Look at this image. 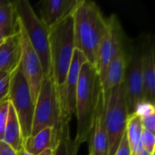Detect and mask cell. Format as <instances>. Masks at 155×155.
Here are the masks:
<instances>
[{
    "label": "cell",
    "instance_id": "1",
    "mask_svg": "<svg viewBox=\"0 0 155 155\" xmlns=\"http://www.w3.org/2000/svg\"><path fill=\"white\" fill-rule=\"evenodd\" d=\"M107 30V18L93 1L78 0L73 12V31L75 49L86 61L96 66L100 44Z\"/></svg>",
    "mask_w": 155,
    "mask_h": 155
},
{
    "label": "cell",
    "instance_id": "2",
    "mask_svg": "<svg viewBox=\"0 0 155 155\" xmlns=\"http://www.w3.org/2000/svg\"><path fill=\"white\" fill-rule=\"evenodd\" d=\"M75 49L73 31V13L60 21L58 24L50 27L49 31V53L51 75L54 80L60 113L61 125L64 128L69 125H64L62 123V112L64 104V92L65 79L72 62L74 51Z\"/></svg>",
    "mask_w": 155,
    "mask_h": 155
},
{
    "label": "cell",
    "instance_id": "3",
    "mask_svg": "<svg viewBox=\"0 0 155 155\" xmlns=\"http://www.w3.org/2000/svg\"><path fill=\"white\" fill-rule=\"evenodd\" d=\"M101 94L102 86L96 67L85 62L79 74L74 110L77 119L75 140L81 144L91 138Z\"/></svg>",
    "mask_w": 155,
    "mask_h": 155
},
{
    "label": "cell",
    "instance_id": "4",
    "mask_svg": "<svg viewBox=\"0 0 155 155\" xmlns=\"http://www.w3.org/2000/svg\"><path fill=\"white\" fill-rule=\"evenodd\" d=\"M68 127L63 129L61 125V113L58 96L52 75H44L37 98L35 102L32 131L30 136L35 135L45 128H52V149H54L60 135Z\"/></svg>",
    "mask_w": 155,
    "mask_h": 155
},
{
    "label": "cell",
    "instance_id": "5",
    "mask_svg": "<svg viewBox=\"0 0 155 155\" xmlns=\"http://www.w3.org/2000/svg\"><path fill=\"white\" fill-rule=\"evenodd\" d=\"M17 22L24 29L30 44L37 54L44 75L51 74L49 53V31L35 13L28 0L12 1Z\"/></svg>",
    "mask_w": 155,
    "mask_h": 155
},
{
    "label": "cell",
    "instance_id": "6",
    "mask_svg": "<svg viewBox=\"0 0 155 155\" xmlns=\"http://www.w3.org/2000/svg\"><path fill=\"white\" fill-rule=\"evenodd\" d=\"M129 116L124 84H118L104 104V126L108 137V155H114L126 131Z\"/></svg>",
    "mask_w": 155,
    "mask_h": 155
},
{
    "label": "cell",
    "instance_id": "7",
    "mask_svg": "<svg viewBox=\"0 0 155 155\" xmlns=\"http://www.w3.org/2000/svg\"><path fill=\"white\" fill-rule=\"evenodd\" d=\"M143 35H140L135 41H127L126 44V64L124 84L129 115L134 114L138 105L143 102L142 71Z\"/></svg>",
    "mask_w": 155,
    "mask_h": 155
},
{
    "label": "cell",
    "instance_id": "8",
    "mask_svg": "<svg viewBox=\"0 0 155 155\" xmlns=\"http://www.w3.org/2000/svg\"><path fill=\"white\" fill-rule=\"evenodd\" d=\"M8 100L18 118L24 140L30 136L35 110V102L20 65L10 75Z\"/></svg>",
    "mask_w": 155,
    "mask_h": 155
},
{
    "label": "cell",
    "instance_id": "9",
    "mask_svg": "<svg viewBox=\"0 0 155 155\" xmlns=\"http://www.w3.org/2000/svg\"><path fill=\"white\" fill-rule=\"evenodd\" d=\"M127 40L128 39L123 30L117 15L114 14L110 15L107 18L106 33L100 44L95 66L100 78L101 85L109 64L116 55L124 52Z\"/></svg>",
    "mask_w": 155,
    "mask_h": 155
},
{
    "label": "cell",
    "instance_id": "10",
    "mask_svg": "<svg viewBox=\"0 0 155 155\" xmlns=\"http://www.w3.org/2000/svg\"><path fill=\"white\" fill-rule=\"evenodd\" d=\"M17 25L21 42V58L19 65L28 83L34 102H35L44 77V72L39 57L30 44L24 29L18 22Z\"/></svg>",
    "mask_w": 155,
    "mask_h": 155
},
{
    "label": "cell",
    "instance_id": "11",
    "mask_svg": "<svg viewBox=\"0 0 155 155\" xmlns=\"http://www.w3.org/2000/svg\"><path fill=\"white\" fill-rule=\"evenodd\" d=\"M87 62L84 55L77 49H74L70 68L67 73L64 92V104L62 112V123L64 125H69L70 120L75 110V96L79 79V74L82 65Z\"/></svg>",
    "mask_w": 155,
    "mask_h": 155
},
{
    "label": "cell",
    "instance_id": "12",
    "mask_svg": "<svg viewBox=\"0 0 155 155\" xmlns=\"http://www.w3.org/2000/svg\"><path fill=\"white\" fill-rule=\"evenodd\" d=\"M142 71L143 86V102L154 104L155 102V49L153 37L143 35Z\"/></svg>",
    "mask_w": 155,
    "mask_h": 155
},
{
    "label": "cell",
    "instance_id": "13",
    "mask_svg": "<svg viewBox=\"0 0 155 155\" xmlns=\"http://www.w3.org/2000/svg\"><path fill=\"white\" fill-rule=\"evenodd\" d=\"M78 0H45L39 5V18L49 28L71 15Z\"/></svg>",
    "mask_w": 155,
    "mask_h": 155
},
{
    "label": "cell",
    "instance_id": "14",
    "mask_svg": "<svg viewBox=\"0 0 155 155\" xmlns=\"http://www.w3.org/2000/svg\"><path fill=\"white\" fill-rule=\"evenodd\" d=\"M90 155H108V137L104 126V102L103 94L98 102L94 124L91 135Z\"/></svg>",
    "mask_w": 155,
    "mask_h": 155
},
{
    "label": "cell",
    "instance_id": "15",
    "mask_svg": "<svg viewBox=\"0 0 155 155\" xmlns=\"http://www.w3.org/2000/svg\"><path fill=\"white\" fill-rule=\"evenodd\" d=\"M128 41V40H127ZM127 44V43H126ZM126 45L123 53L116 55L109 64L104 81L102 83V94L104 104L107 102L112 91L120 84L124 83L126 64Z\"/></svg>",
    "mask_w": 155,
    "mask_h": 155
},
{
    "label": "cell",
    "instance_id": "16",
    "mask_svg": "<svg viewBox=\"0 0 155 155\" xmlns=\"http://www.w3.org/2000/svg\"><path fill=\"white\" fill-rule=\"evenodd\" d=\"M21 58V42L19 31L6 37L0 44V72L12 74L18 66Z\"/></svg>",
    "mask_w": 155,
    "mask_h": 155
},
{
    "label": "cell",
    "instance_id": "17",
    "mask_svg": "<svg viewBox=\"0 0 155 155\" xmlns=\"http://www.w3.org/2000/svg\"><path fill=\"white\" fill-rule=\"evenodd\" d=\"M2 141H4L10 147H12L16 153L23 149L24 138L22 134L21 126L16 116V114L12 105L10 104V103Z\"/></svg>",
    "mask_w": 155,
    "mask_h": 155
},
{
    "label": "cell",
    "instance_id": "18",
    "mask_svg": "<svg viewBox=\"0 0 155 155\" xmlns=\"http://www.w3.org/2000/svg\"><path fill=\"white\" fill-rule=\"evenodd\" d=\"M53 147V129L45 128L34 136L24 140L23 149L31 155H38Z\"/></svg>",
    "mask_w": 155,
    "mask_h": 155
},
{
    "label": "cell",
    "instance_id": "19",
    "mask_svg": "<svg viewBox=\"0 0 155 155\" xmlns=\"http://www.w3.org/2000/svg\"><path fill=\"white\" fill-rule=\"evenodd\" d=\"M143 131L141 117L136 114H132L128 116L126 123V136L129 143L131 155L137 154L143 151V146L141 143V137Z\"/></svg>",
    "mask_w": 155,
    "mask_h": 155
},
{
    "label": "cell",
    "instance_id": "20",
    "mask_svg": "<svg viewBox=\"0 0 155 155\" xmlns=\"http://www.w3.org/2000/svg\"><path fill=\"white\" fill-rule=\"evenodd\" d=\"M0 30L5 38L18 33L17 20L11 1H7L5 4L0 5Z\"/></svg>",
    "mask_w": 155,
    "mask_h": 155
},
{
    "label": "cell",
    "instance_id": "21",
    "mask_svg": "<svg viewBox=\"0 0 155 155\" xmlns=\"http://www.w3.org/2000/svg\"><path fill=\"white\" fill-rule=\"evenodd\" d=\"M81 143L70 137L69 127L66 128L59 137L54 148V155H77Z\"/></svg>",
    "mask_w": 155,
    "mask_h": 155
},
{
    "label": "cell",
    "instance_id": "22",
    "mask_svg": "<svg viewBox=\"0 0 155 155\" xmlns=\"http://www.w3.org/2000/svg\"><path fill=\"white\" fill-rule=\"evenodd\" d=\"M141 143L143 146V149L147 151L150 153H155V134L146 131L143 129L142 137H141Z\"/></svg>",
    "mask_w": 155,
    "mask_h": 155
},
{
    "label": "cell",
    "instance_id": "23",
    "mask_svg": "<svg viewBox=\"0 0 155 155\" xmlns=\"http://www.w3.org/2000/svg\"><path fill=\"white\" fill-rule=\"evenodd\" d=\"M8 107H9L8 97L0 101V140L3 139L4 130H5V122H6V118H7Z\"/></svg>",
    "mask_w": 155,
    "mask_h": 155
},
{
    "label": "cell",
    "instance_id": "24",
    "mask_svg": "<svg viewBox=\"0 0 155 155\" xmlns=\"http://www.w3.org/2000/svg\"><path fill=\"white\" fill-rule=\"evenodd\" d=\"M11 74L0 72V101L7 98Z\"/></svg>",
    "mask_w": 155,
    "mask_h": 155
},
{
    "label": "cell",
    "instance_id": "25",
    "mask_svg": "<svg viewBox=\"0 0 155 155\" xmlns=\"http://www.w3.org/2000/svg\"><path fill=\"white\" fill-rule=\"evenodd\" d=\"M140 117L143 129L153 134H155V113Z\"/></svg>",
    "mask_w": 155,
    "mask_h": 155
},
{
    "label": "cell",
    "instance_id": "26",
    "mask_svg": "<svg viewBox=\"0 0 155 155\" xmlns=\"http://www.w3.org/2000/svg\"><path fill=\"white\" fill-rule=\"evenodd\" d=\"M114 155H131V150H130V146H129V143L127 140V136H126V133L124 134L122 142L115 153Z\"/></svg>",
    "mask_w": 155,
    "mask_h": 155
},
{
    "label": "cell",
    "instance_id": "27",
    "mask_svg": "<svg viewBox=\"0 0 155 155\" xmlns=\"http://www.w3.org/2000/svg\"><path fill=\"white\" fill-rule=\"evenodd\" d=\"M0 155H17V153L4 141L0 140Z\"/></svg>",
    "mask_w": 155,
    "mask_h": 155
},
{
    "label": "cell",
    "instance_id": "28",
    "mask_svg": "<svg viewBox=\"0 0 155 155\" xmlns=\"http://www.w3.org/2000/svg\"><path fill=\"white\" fill-rule=\"evenodd\" d=\"M38 155H54V151L52 148H48L46 150H45L44 152H42L41 153H39Z\"/></svg>",
    "mask_w": 155,
    "mask_h": 155
},
{
    "label": "cell",
    "instance_id": "29",
    "mask_svg": "<svg viewBox=\"0 0 155 155\" xmlns=\"http://www.w3.org/2000/svg\"><path fill=\"white\" fill-rule=\"evenodd\" d=\"M155 153H148L147 151H145V150H143V151H141L140 153H138L137 154L135 155H154Z\"/></svg>",
    "mask_w": 155,
    "mask_h": 155
},
{
    "label": "cell",
    "instance_id": "30",
    "mask_svg": "<svg viewBox=\"0 0 155 155\" xmlns=\"http://www.w3.org/2000/svg\"><path fill=\"white\" fill-rule=\"evenodd\" d=\"M17 155H31V154H29L28 153H26L24 149H22L21 151H19L18 153H17Z\"/></svg>",
    "mask_w": 155,
    "mask_h": 155
},
{
    "label": "cell",
    "instance_id": "31",
    "mask_svg": "<svg viewBox=\"0 0 155 155\" xmlns=\"http://www.w3.org/2000/svg\"><path fill=\"white\" fill-rule=\"evenodd\" d=\"M5 39V36L4 35V34H3V32L0 30V42H2V41H4Z\"/></svg>",
    "mask_w": 155,
    "mask_h": 155
},
{
    "label": "cell",
    "instance_id": "32",
    "mask_svg": "<svg viewBox=\"0 0 155 155\" xmlns=\"http://www.w3.org/2000/svg\"><path fill=\"white\" fill-rule=\"evenodd\" d=\"M7 1H8V0H0V5H4V4H5Z\"/></svg>",
    "mask_w": 155,
    "mask_h": 155
},
{
    "label": "cell",
    "instance_id": "33",
    "mask_svg": "<svg viewBox=\"0 0 155 155\" xmlns=\"http://www.w3.org/2000/svg\"><path fill=\"white\" fill-rule=\"evenodd\" d=\"M2 42H3V41H2ZM2 42H0V44H1V43H2Z\"/></svg>",
    "mask_w": 155,
    "mask_h": 155
},
{
    "label": "cell",
    "instance_id": "34",
    "mask_svg": "<svg viewBox=\"0 0 155 155\" xmlns=\"http://www.w3.org/2000/svg\"><path fill=\"white\" fill-rule=\"evenodd\" d=\"M89 155H90V154H89Z\"/></svg>",
    "mask_w": 155,
    "mask_h": 155
},
{
    "label": "cell",
    "instance_id": "35",
    "mask_svg": "<svg viewBox=\"0 0 155 155\" xmlns=\"http://www.w3.org/2000/svg\"><path fill=\"white\" fill-rule=\"evenodd\" d=\"M154 155H155V154H154Z\"/></svg>",
    "mask_w": 155,
    "mask_h": 155
}]
</instances>
